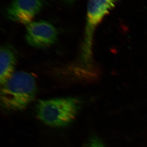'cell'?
Segmentation results:
<instances>
[{"label": "cell", "mask_w": 147, "mask_h": 147, "mask_svg": "<svg viewBox=\"0 0 147 147\" xmlns=\"http://www.w3.org/2000/svg\"><path fill=\"white\" fill-rule=\"evenodd\" d=\"M36 92L33 76L25 71L14 72L1 85V107L7 112L24 110L34 100Z\"/></svg>", "instance_id": "6da1fadb"}, {"label": "cell", "mask_w": 147, "mask_h": 147, "mask_svg": "<svg viewBox=\"0 0 147 147\" xmlns=\"http://www.w3.org/2000/svg\"><path fill=\"white\" fill-rule=\"evenodd\" d=\"M81 106L79 98H58L40 100L36 106L37 117L47 125L61 127L75 119Z\"/></svg>", "instance_id": "7a4b0ae2"}, {"label": "cell", "mask_w": 147, "mask_h": 147, "mask_svg": "<svg viewBox=\"0 0 147 147\" xmlns=\"http://www.w3.org/2000/svg\"><path fill=\"white\" fill-rule=\"evenodd\" d=\"M119 0H88L84 38L82 46V62L92 63V44L96 27Z\"/></svg>", "instance_id": "3957f363"}, {"label": "cell", "mask_w": 147, "mask_h": 147, "mask_svg": "<svg viewBox=\"0 0 147 147\" xmlns=\"http://www.w3.org/2000/svg\"><path fill=\"white\" fill-rule=\"evenodd\" d=\"M58 34L57 29L49 22L33 21L27 25L26 39L32 47L45 48L56 42Z\"/></svg>", "instance_id": "277c9868"}, {"label": "cell", "mask_w": 147, "mask_h": 147, "mask_svg": "<svg viewBox=\"0 0 147 147\" xmlns=\"http://www.w3.org/2000/svg\"><path fill=\"white\" fill-rule=\"evenodd\" d=\"M43 0H12L5 8L6 16L11 21L28 25L39 13Z\"/></svg>", "instance_id": "5b68a950"}, {"label": "cell", "mask_w": 147, "mask_h": 147, "mask_svg": "<svg viewBox=\"0 0 147 147\" xmlns=\"http://www.w3.org/2000/svg\"><path fill=\"white\" fill-rule=\"evenodd\" d=\"M16 56L9 46H2L0 52V82L3 85L14 73Z\"/></svg>", "instance_id": "8992f818"}, {"label": "cell", "mask_w": 147, "mask_h": 147, "mask_svg": "<svg viewBox=\"0 0 147 147\" xmlns=\"http://www.w3.org/2000/svg\"><path fill=\"white\" fill-rule=\"evenodd\" d=\"M88 147H105L101 140L96 136H92L90 139Z\"/></svg>", "instance_id": "52a82bcc"}, {"label": "cell", "mask_w": 147, "mask_h": 147, "mask_svg": "<svg viewBox=\"0 0 147 147\" xmlns=\"http://www.w3.org/2000/svg\"><path fill=\"white\" fill-rule=\"evenodd\" d=\"M63 1L67 3L71 4L74 2V0H63Z\"/></svg>", "instance_id": "ba28073f"}]
</instances>
